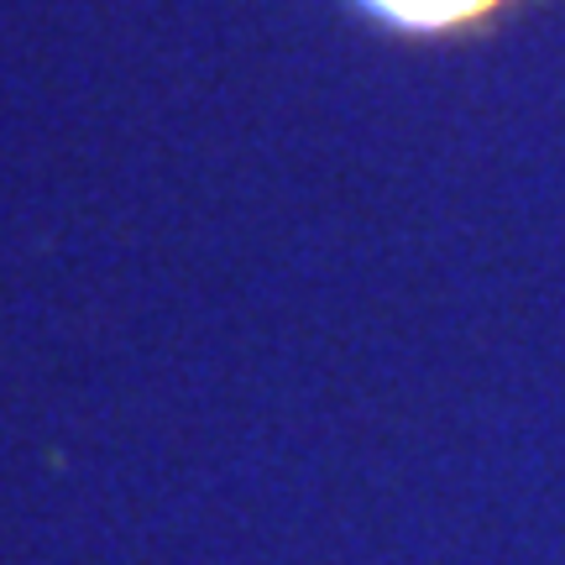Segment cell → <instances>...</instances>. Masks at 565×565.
Masks as SVG:
<instances>
[{"label":"cell","mask_w":565,"mask_h":565,"mask_svg":"<svg viewBox=\"0 0 565 565\" xmlns=\"http://www.w3.org/2000/svg\"><path fill=\"white\" fill-rule=\"evenodd\" d=\"M366 6L408 32H461L487 21L503 0H366Z\"/></svg>","instance_id":"1"}]
</instances>
